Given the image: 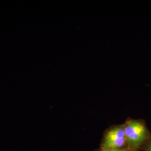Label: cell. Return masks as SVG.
<instances>
[{"label":"cell","instance_id":"obj_1","mask_svg":"<svg viewBox=\"0 0 151 151\" xmlns=\"http://www.w3.org/2000/svg\"><path fill=\"white\" fill-rule=\"evenodd\" d=\"M124 131L128 150L142 151L149 139L151 132L143 119L128 118L124 124Z\"/></svg>","mask_w":151,"mask_h":151},{"label":"cell","instance_id":"obj_2","mask_svg":"<svg viewBox=\"0 0 151 151\" xmlns=\"http://www.w3.org/2000/svg\"><path fill=\"white\" fill-rule=\"evenodd\" d=\"M99 149L118 151L128 150L124 124L113 125L105 130Z\"/></svg>","mask_w":151,"mask_h":151},{"label":"cell","instance_id":"obj_3","mask_svg":"<svg viewBox=\"0 0 151 151\" xmlns=\"http://www.w3.org/2000/svg\"><path fill=\"white\" fill-rule=\"evenodd\" d=\"M142 151H151V135L147 141L146 144L143 146Z\"/></svg>","mask_w":151,"mask_h":151},{"label":"cell","instance_id":"obj_4","mask_svg":"<svg viewBox=\"0 0 151 151\" xmlns=\"http://www.w3.org/2000/svg\"><path fill=\"white\" fill-rule=\"evenodd\" d=\"M95 151H130L129 150H121V151H118V150H100L99 149Z\"/></svg>","mask_w":151,"mask_h":151}]
</instances>
